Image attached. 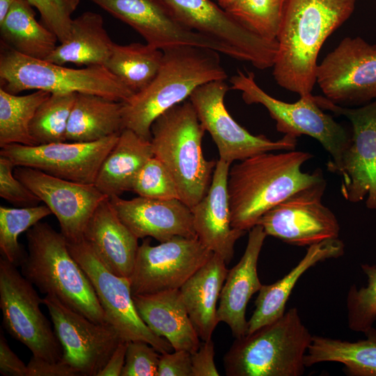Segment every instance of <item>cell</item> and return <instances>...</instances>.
Segmentation results:
<instances>
[{"mask_svg": "<svg viewBox=\"0 0 376 376\" xmlns=\"http://www.w3.org/2000/svg\"><path fill=\"white\" fill-rule=\"evenodd\" d=\"M356 0H285L273 76L299 96L311 94L325 40L353 13Z\"/></svg>", "mask_w": 376, "mask_h": 376, "instance_id": "6da1fadb", "label": "cell"}, {"mask_svg": "<svg viewBox=\"0 0 376 376\" xmlns=\"http://www.w3.org/2000/svg\"><path fill=\"white\" fill-rule=\"evenodd\" d=\"M313 157L295 150L267 152L235 164L228 178L232 227L249 230L266 212L296 191L323 180L319 169L312 173L301 169Z\"/></svg>", "mask_w": 376, "mask_h": 376, "instance_id": "7a4b0ae2", "label": "cell"}, {"mask_svg": "<svg viewBox=\"0 0 376 376\" xmlns=\"http://www.w3.org/2000/svg\"><path fill=\"white\" fill-rule=\"evenodd\" d=\"M159 71L143 90L123 102L124 129L151 140L155 119L189 98L198 86L216 80H226L219 52L192 45L165 49Z\"/></svg>", "mask_w": 376, "mask_h": 376, "instance_id": "3957f363", "label": "cell"}, {"mask_svg": "<svg viewBox=\"0 0 376 376\" xmlns=\"http://www.w3.org/2000/svg\"><path fill=\"white\" fill-rule=\"evenodd\" d=\"M27 256L21 273L38 290L100 324H109L92 283L71 255L67 240L46 222L26 231Z\"/></svg>", "mask_w": 376, "mask_h": 376, "instance_id": "277c9868", "label": "cell"}, {"mask_svg": "<svg viewBox=\"0 0 376 376\" xmlns=\"http://www.w3.org/2000/svg\"><path fill=\"white\" fill-rule=\"evenodd\" d=\"M205 132L189 100L161 114L151 126L154 156L168 169L180 200L190 208L207 193L217 164L203 156Z\"/></svg>", "mask_w": 376, "mask_h": 376, "instance_id": "5b68a950", "label": "cell"}, {"mask_svg": "<svg viewBox=\"0 0 376 376\" xmlns=\"http://www.w3.org/2000/svg\"><path fill=\"white\" fill-rule=\"evenodd\" d=\"M313 336L296 308L235 338L224 357L227 376H300Z\"/></svg>", "mask_w": 376, "mask_h": 376, "instance_id": "8992f818", "label": "cell"}, {"mask_svg": "<svg viewBox=\"0 0 376 376\" xmlns=\"http://www.w3.org/2000/svg\"><path fill=\"white\" fill-rule=\"evenodd\" d=\"M0 88L17 95L36 90L50 93L93 94L118 102L134 93L104 66L63 67L19 54L1 41Z\"/></svg>", "mask_w": 376, "mask_h": 376, "instance_id": "52a82bcc", "label": "cell"}, {"mask_svg": "<svg viewBox=\"0 0 376 376\" xmlns=\"http://www.w3.org/2000/svg\"><path fill=\"white\" fill-rule=\"evenodd\" d=\"M231 88L241 92L248 104H260L276 122L278 132L299 137L307 135L316 139L329 153L327 169L336 173L352 135L340 123L324 113L315 102L312 93L299 96L295 102H285L269 95L256 82L252 72L237 70L230 79Z\"/></svg>", "mask_w": 376, "mask_h": 376, "instance_id": "ba28073f", "label": "cell"}, {"mask_svg": "<svg viewBox=\"0 0 376 376\" xmlns=\"http://www.w3.org/2000/svg\"><path fill=\"white\" fill-rule=\"evenodd\" d=\"M8 260H0V308L2 325L32 356L49 361L62 359L63 351L54 330L42 313V299L33 285Z\"/></svg>", "mask_w": 376, "mask_h": 376, "instance_id": "9c48e42d", "label": "cell"}, {"mask_svg": "<svg viewBox=\"0 0 376 376\" xmlns=\"http://www.w3.org/2000/svg\"><path fill=\"white\" fill-rule=\"evenodd\" d=\"M67 244L71 255L91 281L108 322L121 340L147 342L160 354L174 350L167 340L153 333L139 316L129 278L111 272L84 237L67 241Z\"/></svg>", "mask_w": 376, "mask_h": 376, "instance_id": "30bf717a", "label": "cell"}, {"mask_svg": "<svg viewBox=\"0 0 376 376\" xmlns=\"http://www.w3.org/2000/svg\"><path fill=\"white\" fill-rule=\"evenodd\" d=\"M228 89L225 80H216L198 86L189 97L201 123L215 143L219 159L230 164L263 152L295 149V136L285 134L272 141L264 135H253L239 125L224 104Z\"/></svg>", "mask_w": 376, "mask_h": 376, "instance_id": "8fae6325", "label": "cell"}, {"mask_svg": "<svg viewBox=\"0 0 376 376\" xmlns=\"http://www.w3.org/2000/svg\"><path fill=\"white\" fill-rule=\"evenodd\" d=\"M323 110L347 118L352 124L351 142L336 173L342 176L340 191L345 200L376 210V100L357 108L336 104L324 96L313 95Z\"/></svg>", "mask_w": 376, "mask_h": 376, "instance_id": "7c38bea8", "label": "cell"}, {"mask_svg": "<svg viewBox=\"0 0 376 376\" xmlns=\"http://www.w3.org/2000/svg\"><path fill=\"white\" fill-rule=\"evenodd\" d=\"M187 26L224 46L230 57L259 70L273 67L277 40L262 38L211 0H163Z\"/></svg>", "mask_w": 376, "mask_h": 376, "instance_id": "4fadbf2b", "label": "cell"}, {"mask_svg": "<svg viewBox=\"0 0 376 376\" xmlns=\"http://www.w3.org/2000/svg\"><path fill=\"white\" fill-rule=\"evenodd\" d=\"M197 237H176L152 246H139L129 278L132 296L180 289L212 256Z\"/></svg>", "mask_w": 376, "mask_h": 376, "instance_id": "5bb4252c", "label": "cell"}, {"mask_svg": "<svg viewBox=\"0 0 376 376\" xmlns=\"http://www.w3.org/2000/svg\"><path fill=\"white\" fill-rule=\"evenodd\" d=\"M316 83L325 97L343 107L376 100V45L346 37L318 64Z\"/></svg>", "mask_w": 376, "mask_h": 376, "instance_id": "9a60e30c", "label": "cell"}, {"mask_svg": "<svg viewBox=\"0 0 376 376\" xmlns=\"http://www.w3.org/2000/svg\"><path fill=\"white\" fill-rule=\"evenodd\" d=\"M324 178L301 189L266 212L257 224L267 235L295 246H311L338 238L340 230L334 213L322 198Z\"/></svg>", "mask_w": 376, "mask_h": 376, "instance_id": "2e32d148", "label": "cell"}, {"mask_svg": "<svg viewBox=\"0 0 376 376\" xmlns=\"http://www.w3.org/2000/svg\"><path fill=\"white\" fill-rule=\"evenodd\" d=\"M42 302L62 347L61 359L79 375L97 376L121 340L117 331L110 324L91 320L53 295H46Z\"/></svg>", "mask_w": 376, "mask_h": 376, "instance_id": "e0dca14e", "label": "cell"}, {"mask_svg": "<svg viewBox=\"0 0 376 376\" xmlns=\"http://www.w3.org/2000/svg\"><path fill=\"white\" fill-rule=\"evenodd\" d=\"M120 133L93 142L9 144L1 148L0 155L9 158L15 166L38 169L75 182L94 184L103 160L116 144Z\"/></svg>", "mask_w": 376, "mask_h": 376, "instance_id": "ac0fdd59", "label": "cell"}, {"mask_svg": "<svg viewBox=\"0 0 376 376\" xmlns=\"http://www.w3.org/2000/svg\"><path fill=\"white\" fill-rule=\"evenodd\" d=\"M137 31L147 44L164 50L178 45L207 47L230 56L218 42L198 33L174 14L163 0H89Z\"/></svg>", "mask_w": 376, "mask_h": 376, "instance_id": "d6986e66", "label": "cell"}, {"mask_svg": "<svg viewBox=\"0 0 376 376\" xmlns=\"http://www.w3.org/2000/svg\"><path fill=\"white\" fill-rule=\"evenodd\" d=\"M14 174L55 215L67 241L84 237L95 209L109 198L94 184L64 180L33 168L15 166Z\"/></svg>", "mask_w": 376, "mask_h": 376, "instance_id": "ffe728a7", "label": "cell"}, {"mask_svg": "<svg viewBox=\"0 0 376 376\" xmlns=\"http://www.w3.org/2000/svg\"><path fill=\"white\" fill-rule=\"evenodd\" d=\"M121 221L138 238L151 237L159 242L176 237H197L191 208L180 199L138 196L109 198Z\"/></svg>", "mask_w": 376, "mask_h": 376, "instance_id": "44dd1931", "label": "cell"}, {"mask_svg": "<svg viewBox=\"0 0 376 376\" xmlns=\"http://www.w3.org/2000/svg\"><path fill=\"white\" fill-rule=\"evenodd\" d=\"M230 164L219 159L207 193L191 207L194 228L198 240L228 265L234 246L246 233L231 226L228 178Z\"/></svg>", "mask_w": 376, "mask_h": 376, "instance_id": "7402d4cb", "label": "cell"}, {"mask_svg": "<svg viewBox=\"0 0 376 376\" xmlns=\"http://www.w3.org/2000/svg\"><path fill=\"white\" fill-rule=\"evenodd\" d=\"M267 234L260 225L249 230L244 253L228 274L217 307L219 322L226 323L235 338L246 334V308L252 295L262 286L257 272L259 255Z\"/></svg>", "mask_w": 376, "mask_h": 376, "instance_id": "603a6c76", "label": "cell"}, {"mask_svg": "<svg viewBox=\"0 0 376 376\" xmlns=\"http://www.w3.org/2000/svg\"><path fill=\"white\" fill-rule=\"evenodd\" d=\"M84 238L111 272L130 277L139 239L119 219L109 198L95 209L85 228Z\"/></svg>", "mask_w": 376, "mask_h": 376, "instance_id": "cb8c5ba5", "label": "cell"}, {"mask_svg": "<svg viewBox=\"0 0 376 376\" xmlns=\"http://www.w3.org/2000/svg\"><path fill=\"white\" fill-rule=\"evenodd\" d=\"M136 311L150 329L167 340L174 350L193 354L201 342L179 289L132 296Z\"/></svg>", "mask_w": 376, "mask_h": 376, "instance_id": "d4e9b609", "label": "cell"}, {"mask_svg": "<svg viewBox=\"0 0 376 376\" xmlns=\"http://www.w3.org/2000/svg\"><path fill=\"white\" fill-rule=\"evenodd\" d=\"M345 252L343 242L325 240L308 246L304 258L290 272L270 285H262L255 301V310L248 321L246 334L270 324L285 313V304L301 276L319 262L338 258Z\"/></svg>", "mask_w": 376, "mask_h": 376, "instance_id": "484cf974", "label": "cell"}, {"mask_svg": "<svg viewBox=\"0 0 376 376\" xmlns=\"http://www.w3.org/2000/svg\"><path fill=\"white\" fill-rule=\"evenodd\" d=\"M226 265L221 256L214 253L179 289L189 316L203 341L212 339L219 322L217 301L228 271Z\"/></svg>", "mask_w": 376, "mask_h": 376, "instance_id": "4316f807", "label": "cell"}, {"mask_svg": "<svg viewBox=\"0 0 376 376\" xmlns=\"http://www.w3.org/2000/svg\"><path fill=\"white\" fill-rule=\"evenodd\" d=\"M154 156L151 141L129 129H123L116 144L103 160L94 185L108 197L132 191L134 180Z\"/></svg>", "mask_w": 376, "mask_h": 376, "instance_id": "83f0119b", "label": "cell"}, {"mask_svg": "<svg viewBox=\"0 0 376 376\" xmlns=\"http://www.w3.org/2000/svg\"><path fill=\"white\" fill-rule=\"evenodd\" d=\"M113 44L104 28L102 17L87 11L72 19L68 38L56 47L46 61L62 65L72 63L104 66Z\"/></svg>", "mask_w": 376, "mask_h": 376, "instance_id": "f1b7e54d", "label": "cell"}, {"mask_svg": "<svg viewBox=\"0 0 376 376\" xmlns=\"http://www.w3.org/2000/svg\"><path fill=\"white\" fill-rule=\"evenodd\" d=\"M123 102L77 93L69 118L66 141L93 142L123 129Z\"/></svg>", "mask_w": 376, "mask_h": 376, "instance_id": "f546056e", "label": "cell"}, {"mask_svg": "<svg viewBox=\"0 0 376 376\" xmlns=\"http://www.w3.org/2000/svg\"><path fill=\"white\" fill-rule=\"evenodd\" d=\"M366 338L350 342L313 336L304 357L306 367L321 362H338L351 376H376V329L364 332Z\"/></svg>", "mask_w": 376, "mask_h": 376, "instance_id": "4dcf8cb0", "label": "cell"}, {"mask_svg": "<svg viewBox=\"0 0 376 376\" xmlns=\"http://www.w3.org/2000/svg\"><path fill=\"white\" fill-rule=\"evenodd\" d=\"M2 42L19 54L46 60L56 47L57 36L35 18L27 0H17L0 22Z\"/></svg>", "mask_w": 376, "mask_h": 376, "instance_id": "1f68e13d", "label": "cell"}, {"mask_svg": "<svg viewBox=\"0 0 376 376\" xmlns=\"http://www.w3.org/2000/svg\"><path fill=\"white\" fill-rule=\"evenodd\" d=\"M162 58L163 51L148 44L114 43L104 66L135 94L151 83Z\"/></svg>", "mask_w": 376, "mask_h": 376, "instance_id": "d6a6232c", "label": "cell"}, {"mask_svg": "<svg viewBox=\"0 0 376 376\" xmlns=\"http://www.w3.org/2000/svg\"><path fill=\"white\" fill-rule=\"evenodd\" d=\"M51 93L36 91L17 95L0 88V146L9 144L36 146L30 125L38 107Z\"/></svg>", "mask_w": 376, "mask_h": 376, "instance_id": "836d02e7", "label": "cell"}, {"mask_svg": "<svg viewBox=\"0 0 376 376\" xmlns=\"http://www.w3.org/2000/svg\"><path fill=\"white\" fill-rule=\"evenodd\" d=\"M52 213L46 205L15 208L0 206V253L1 257L20 267L27 253L19 243L20 234Z\"/></svg>", "mask_w": 376, "mask_h": 376, "instance_id": "e575fe53", "label": "cell"}, {"mask_svg": "<svg viewBox=\"0 0 376 376\" xmlns=\"http://www.w3.org/2000/svg\"><path fill=\"white\" fill-rule=\"evenodd\" d=\"M77 93H51L38 107L30 125V133L37 145L66 141L68 120Z\"/></svg>", "mask_w": 376, "mask_h": 376, "instance_id": "d590c367", "label": "cell"}, {"mask_svg": "<svg viewBox=\"0 0 376 376\" xmlns=\"http://www.w3.org/2000/svg\"><path fill=\"white\" fill-rule=\"evenodd\" d=\"M285 0H235L226 10L263 38L276 40Z\"/></svg>", "mask_w": 376, "mask_h": 376, "instance_id": "8d00e7d4", "label": "cell"}, {"mask_svg": "<svg viewBox=\"0 0 376 376\" xmlns=\"http://www.w3.org/2000/svg\"><path fill=\"white\" fill-rule=\"evenodd\" d=\"M367 285L357 288L352 285L347 296V322L354 331L365 332L376 321V265L362 264Z\"/></svg>", "mask_w": 376, "mask_h": 376, "instance_id": "74e56055", "label": "cell"}, {"mask_svg": "<svg viewBox=\"0 0 376 376\" xmlns=\"http://www.w3.org/2000/svg\"><path fill=\"white\" fill-rule=\"evenodd\" d=\"M132 191L146 198L180 200L173 177L164 164L155 156L138 173Z\"/></svg>", "mask_w": 376, "mask_h": 376, "instance_id": "f35d334b", "label": "cell"}, {"mask_svg": "<svg viewBox=\"0 0 376 376\" xmlns=\"http://www.w3.org/2000/svg\"><path fill=\"white\" fill-rule=\"evenodd\" d=\"M40 13L42 24L52 31L60 42L70 33L72 14L80 0H27Z\"/></svg>", "mask_w": 376, "mask_h": 376, "instance_id": "ab89813d", "label": "cell"}, {"mask_svg": "<svg viewBox=\"0 0 376 376\" xmlns=\"http://www.w3.org/2000/svg\"><path fill=\"white\" fill-rule=\"evenodd\" d=\"M160 353L142 340L127 342L121 376H157Z\"/></svg>", "mask_w": 376, "mask_h": 376, "instance_id": "60d3db41", "label": "cell"}, {"mask_svg": "<svg viewBox=\"0 0 376 376\" xmlns=\"http://www.w3.org/2000/svg\"><path fill=\"white\" fill-rule=\"evenodd\" d=\"M15 168L9 158L0 155V196L13 204L36 205L40 200L15 175Z\"/></svg>", "mask_w": 376, "mask_h": 376, "instance_id": "b9f144b4", "label": "cell"}, {"mask_svg": "<svg viewBox=\"0 0 376 376\" xmlns=\"http://www.w3.org/2000/svg\"><path fill=\"white\" fill-rule=\"evenodd\" d=\"M191 354L186 350L161 353L157 376H191Z\"/></svg>", "mask_w": 376, "mask_h": 376, "instance_id": "7bdbcfd3", "label": "cell"}, {"mask_svg": "<svg viewBox=\"0 0 376 376\" xmlns=\"http://www.w3.org/2000/svg\"><path fill=\"white\" fill-rule=\"evenodd\" d=\"M214 358L212 339L201 343L198 350L191 354V376H219Z\"/></svg>", "mask_w": 376, "mask_h": 376, "instance_id": "ee69618b", "label": "cell"}, {"mask_svg": "<svg viewBox=\"0 0 376 376\" xmlns=\"http://www.w3.org/2000/svg\"><path fill=\"white\" fill-rule=\"evenodd\" d=\"M78 373L62 359L49 361L32 356L27 364V376H77Z\"/></svg>", "mask_w": 376, "mask_h": 376, "instance_id": "f6af8a7d", "label": "cell"}, {"mask_svg": "<svg viewBox=\"0 0 376 376\" xmlns=\"http://www.w3.org/2000/svg\"><path fill=\"white\" fill-rule=\"evenodd\" d=\"M0 373L4 376H27L26 365L10 349L1 329Z\"/></svg>", "mask_w": 376, "mask_h": 376, "instance_id": "bcb514c9", "label": "cell"}, {"mask_svg": "<svg viewBox=\"0 0 376 376\" xmlns=\"http://www.w3.org/2000/svg\"><path fill=\"white\" fill-rule=\"evenodd\" d=\"M127 342L121 340L97 376H121L125 362Z\"/></svg>", "mask_w": 376, "mask_h": 376, "instance_id": "7dc6e473", "label": "cell"}, {"mask_svg": "<svg viewBox=\"0 0 376 376\" xmlns=\"http://www.w3.org/2000/svg\"><path fill=\"white\" fill-rule=\"evenodd\" d=\"M17 0H0V22L3 20Z\"/></svg>", "mask_w": 376, "mask_h": 376, "instance_id": "c3c4849f", "label": "cell"}, {"mask_svg": "<svg viewBox=\"0 0 376 376\" xmlns=\"http://www.w3.org/2000/svg\"><path fill=\"white\" fill-rule=\"evenodd\" d=\"M218 5L224 10L228 9L235 0H217Z\"/></svg>", "mask_w": 376, "mask_h": 376, "instance_id": "681fc988", "label": "cell"}]
</instances>
